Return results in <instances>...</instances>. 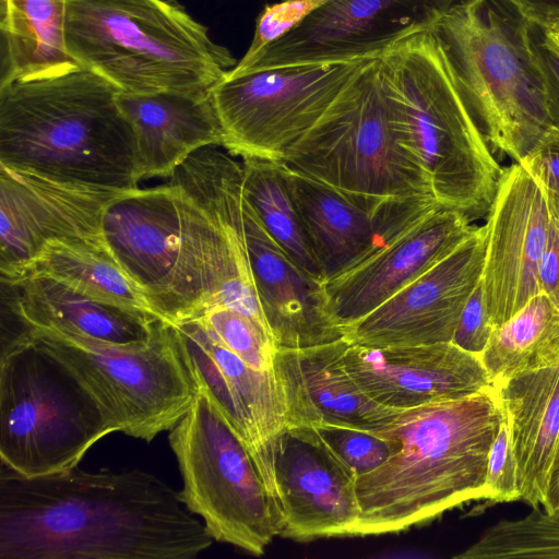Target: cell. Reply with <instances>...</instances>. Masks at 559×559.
<instances>
[{"label":"cell","instance_id":"5","mask_svg":"<svg viewBox=\"0 0 559 559\" xmlns=\"http://www.w3.org/2000/svg\"><path fill=\"white\" fill-rule=\"evenodd\" d=\"M379 67L392 128L437 202L471 221L487 217L502 167L467 108L435 28L396 41L379 57Z\"/></svg>","mask_w":559,"mask_h":559},{"label":"cell","instance_id":"20","mask_svg":"<svg viewBox=\"0 0 559 559\" xmlns=\"http://www.w3.org/2000/svg\"><path fill=\"white\" fill-rule=\"evenodd\" d=\"M343 365L374 402L404 411L493 386L479 356L452 342L368 347L348 344Z\"/></svg>","mask_w":559,"mask_h":559},{"label":"cell","instance_id":"7","mask_svg":"<svg viewBox=\"0 0 559 559\" xmlns=\"http://www.w3.org/2000/svg\"><path fill=\"white\" fill-rule=\"evenodd\" d=\"M531 24L508 0H459L433 27L491 153L518 163L549 129Z\"/></svg>","mask_w":559,"mask_h":559},{"label":"cell","instance_id":"2","mask_svg":"<svg viewBox=\"0 0 559 559\" xmlns=\"http://www.w3.org/2000/svg\"><path fill=\"white\" fill-rule=\"evenodd\" d=\"M103 237L158 319L193 320L222 306L267 326L237 203L205 210L171 182L136 188L108 204Z\"/></svg>","mask_w":559,"mask_h":559},{"label":"cell","instance_id":"12","mask_svg":"<svg viewBox=\"0 0 559 559\" xmlns=\"http://www.w3.org/2000/svg\"><path fill=\"white\" fill-rule=\"evenodd\" d=\"M369 60L224 76L211 90L223 129L222 146L241 158L281 162Z\"/></svg>","mask_w":559,"mask_h":559},{"label":"cell","instance_id":"22","mask_svg":"<svg viewBox=\"0 0 559 559\" xmlns=\"http://www.w3.org/2000/svg\"><path fill=\"white\" fill-rule=\"evenodd\" d=\"M242 210L251 274L276 346L299 349L345 338L329 311L322 283L271 238L245 199Z\"/></svg>","mask_w":559,"mask_h":559},{"label":"cell","instance_id":"17","mask_svg":"<svg viewBox=\"0 0 559 559\" xmlns=\"http://www.w3.org/2000/svg\"><path fill=\"white\" fill-rule=\"evenodd\" d=\"M486 226L452 253L345 331L350 344L368 347L451 342L462 310L483 277Z\"/></svg>","mask_w":559,"mask_h":559},{"label":"cell","instance_id":"10","mask_svg":"<svg viewBox=\"0 0 559 559\" xmlns=\"http://www.w3.org/2000/svg\"><path fill=\"white\" fill-rule=\"evenodd\" d=\"M98 405L115 431L151 442L170 430L198 393L173 326L158 320L151 340L117 345L76 333L22 326Z\"/></svg>","mask_w":559,"mask_h":559},{"label":"cell","instance_id":"21","mask_svg":"<svg viewBox=\"0 0 559 559\" xmlns=\"http://www.w3.org/2000/svg\"><path fill=\"white\" fill-rule=\"evenodd\" d=\"M281 167L323 282L355 265L438 206L433 198H414L373 213L318 179L282 163Z\"/></svg>","mask_w":559,"mask_h":559},{"label":"cell","instance_id":"4","mask_svg":"<svg viewBox=\"0 0 559 559\" xmlns=\"http://www.w3.org/2000/svg\"><path fill=\"white\" fill-rule=\"evenodd\" d=\"M119 93L85 69L0 86V165L63 183L136 189L134 133Z\"/></svg>","mask_w":559,"mask_h":559},{"label":"cell","instance_id":"15","mask_svg":"<svg viewBox=\"0 0 559 559\" xmlns=\"http://www.w3.org/2000/svg\"><path fill=\"white\" fill-rule=\"evenodd\" d=\"M124 192L58 182L0 165L1 280L17 278L49 242L105 243L104 213Z\"/></svg>","mask_w":559,"mask_h":559},{"label":"cell","instance_id":"29","mask_svg":"<svg viewBox=\"0 0 559 559\" xmlns=\"http://www.w3.org/2000/svg\"><path fill=\"white\" fill-rule=\"evenodd\" d=\"M492 384L559 361V308L545 294L534 296L497 326L479 356Z\"/></svg>","mask_w":559,"mask_h":559},{"label":"cell","instance_id":"34","mask_svg":"<svg viewBox=\"0 0 559 559\" xmlns=\"http://www.w3.org/2000/svg\"><path fill=\"white\" fill-rule=\"evenodd\" d=\"M485 493V499L493 502H510L521 499L518 464L511 448L506 418L500 425L488 454Z\"/></svg>","mask_w":559,"mask_h":559},{"label":"cell","instance_id":"39","mask_svg":"<svg viewBox=\"0 0 559 559\" xmlns=\"http://www.w3.org/2000/svg\"><path fill=\"white\" fill-rule=\"evenodd\" d=\"M532 24L549 28L559 21V0H508Z\"/></svg>","mask_w":559,"mask_h":559},{"label":"cell","instance_id":"23","mask_svg":"<svg viewBox=\"0 0 559 559\" xmlns=\"http://www.w3.org/2000/svg\"><path fill=\"white\" fill-rule=\"evenodd\" d=\"M349 342L292 349L277 347L273 373L287 425H341L377 431L402 412L370 399L343 365Z\"/></svg>","mask_w":559,"mask_h":559},{"label":"cell","instance_id":"36","mask_svg":"<svg viewBox=\"0 0 559 559\" xmlns=\"http://www.w3.org/2000/svg\"><path fill=\"white\" fill-rule=\"evenodd\" d=\"M519 163L542 188L551 216L559 221V132L549 128Z\"/></svg>","mask_w":559,"mask_h":559},{"label":"cell","instance_id":"30","mask_svg":"<svg viewBox=\"0 0 559 559\" xmlns=\"http://www.w3.org/2000/svg\"><path fill=\"white\" fill-rule=\"evenodd\" d=\"M242 195L271 238L309 276L323 283L281 163L242 158Z\"/></svg>","mask_w":559,"mask_h":559},{"label":"cell","instance_id":"33","mask_svg":"<svg viewBox=\"0 0 559 559\" xmlns=\"http://www.w3.org/2000/svg\"><path fill=\"white\" fill-rule=\"evenodd\" d=\"M312 426L356 478L378 468L396 450L391 439L374 431L330 424Z\"/></svg>","mask_w":559,"mask_h":559},{"label":"cell","instance_id":"26","mask_svg":"<svg viewBox=\"0 0 559 559\" xmlns=\"http://www.w3.org/2000/svg\"><path fill=\"white\" fill-rule=\"evenodd\" d=\"M493 386L509 426L521 500L538 509L547 501L559 449V361Z\"/></svg>","mask_w":559,"mask_h":559},{"label":"cell","instance_id":"24","mask_svg":"<svg viewBox=\"0 0 559 559\" xmlns=\"http://www.w3.org/2000/svg\"><path fill=\"white\" fill-rule=\"evenodd\" d=\"M117 102L134 133L141 180L170 177L192 153L223 144V129L211 91L120 92Z\"/></svg>","mask_w":559,"mask_h":559},{"label":"cell","instance_id":"25","mask_svg":"<svg viewBox=\"0 0 559 559\" xmlns=\"http://www.w3.org/2000/svg\"><path fill=\"white\" fill-rule=\"evenodd\" d=\"M2 311L20 326L76 333L117 345L147 343L160 319L79 293L40 275L1 280Z\"/></svg>","mask_w":559,"mask_h":559},{"label":"cell","instance_id":"19","mask_svg":"<svg viewBox=\"0 0 559 559\" xmlns=\"http://www.w3.org/2000/svg\"><path fill=\"white\" fill-rule=\"evenodd\" d=\"M462 212L438 206L384 246L322 283L329 311L344 330L452 253L477 228Z\"/></svg>","mask_w":559,"mask_h":559},{"label":"cell","instance_id":"41","mask_svg":"<svg viewBox=\"0 0 559 559\" xmlns=\"http://www.w3.org/2000/svg\"><path fill=\"white\" fill-rule=\"evenodd\" d=\"M550 29L555 31L556 33L559 34V21L556 22L551 27H549Z\"/></svg>","mask_w":559,"mask_h":559},{"label":"cell","instance_id":"38","mask_svg":"<svg viewBox=\"0 0 559 559\" xmlns=\"http://www.w3.org/2000/svg\"><path fill=\"white\" fill-rule=\"evenodd\" d=\"M540 292L559 308V221L551 217L549 235L538 266Z\"/></svg>","mask_w":559,"mask_h":559},{"label":"cell","instance_id":"28","mask_svg":"<svg viewBox=\"0 0 559 559\" xmlns=\"http://www.w3.org/2000/svg\"><path fill=\"white\" fill-rule=\"evenodd\" d=\"M26 275L47 276L94 299L155 316L106 243L49 242L17 278Z\"/></svg>","mask_w":559,"mask_h":559},{"label":"cell","instance_id":"11","mask_svg":"<svg viewBox=\"0 0 559 559\" xmlns=\"http://www.w3.org/2000/svg\"><path fill=\"white\" fill-rule=\"evenodd\" d=\"M198 389V388H197ZM182 477L178 496L215 540L261 556L281 519L253 457L206 394L198 389L168 436Z\"/></svg>","mask_w":559,"mask_h":559},{"label":"cell","instance_id":"1","mask_svg":"<svg viewBox=\"0 0 559 559\" xmlns=\"http://www.w3.org/2000/svg\"><path fill=\"white\" fill-rule=\"evenodd\" d=\"M212 539L147 472L26 477L1 465V559H192Z\"/></svg>","mask_w":559,"mask_h":559},{"label":"cell","instance_id":"18","mask_svg":"<svg viewBox=\"0 0 559 559\" xmlns=\"http://www.w3.org/2000/svg\"><path fill=\"white\" fill-rule=\"evenodd\" d=\"M280 536L308 542L355 536L356 476L312 425H287L273 451Z\"/></svg>","mask_w":559,"mask_h":559},{"label":"cell","instance_id":"3","mask_svg":"<svg viewBox=\"0 0 559 559\" xmlns=\"http://www.w3.org/2000/svg\"><path fill=\"white\" fill-rule=\"evenodd\" d=\"M495 386L400 412L378 435L395 452L356 478L355 536L407 530L485 499L488 454L504 420Z\"/></svg>","mask_w":559,"mask_h":559},{"label":"cell","instance_id":"8","mask_svg":"<svg viewBox=\"0 0 559 559\" xmlns=\"http://www.w3.org/2000/svg\"><path fill=\"white\" fill-rule=\"evenodd\" d=\"M281 163L373 213L399 200L435 198L426 175L392 128L379 58L362 67Z\"/></svg>","mask_w":559,"mask_h":559},{"label":"cell","instance_id":"9","mask_svg":"<svg viewBox=\"0 0 559 559\" xmlns=\"http://www.w3.org/2000/svg\"><path fill=\"white\" fill-rule=\"evenodd\" d=\"M115 432L75 378L24 333L1 342L0 463L36 477L76 467Z\"/></svg>","mask_w":559,"mask_h":559},{"label":"cell","instance_id":"13","mask_svg":"<svg viewBox=\"0 0 559 559\" xmlns=\"http://www.w3.org/2000/svg\"><path fill=\"white\" fill-rule=\"evenodd\" d=\"M459 0H329L253 60L225 76L285 67L379 58L414 32L435 27Z\"/></svg>","mask_w":559,"mask_h":559},{"label":"cell","instance_id":"27","mask_svg":"<svg viewBox=\"0 0 559 559\" xmlns=\"http://www.w3.org/2000/svg\"><path fill=\"white\" fill-rule=\"evenodd\" d=\"M67 0H1L0 86L82 69L64 39Z\"/></svg>","mask_w":559,"mask_h":559},{"label":"cell","instance_id":"6","mask_svg":"<svg viewBox=\"0 0 559 559\" xmlns=\"http://www.w3.org/2000/svg\"><path fill=\"white\" fill-rule=\"evenodd\" d=\"M64 39L121 93L210 92L236 66L176 0H67Z\"/></svg>","mask_w":559,"mask_h":559},{"label":"cell","instance_id":"31","mask_svg":"<svg viewBox=\"0 0 559 559\" xmlns=\"http://www.w3.org/2000/svg\"><path fill=\"white\" fill-rule=\"evenodd\" d=\"M455 558L559 559V516L534 509L525 518L500 521Z\"/></svg>","mask_w":559,"mask_h":559},{"label":"cell","instance_id":"16","mask_svg":"<svg viewBox=\"0 0 559 559\" xmlns=\"http://www.w3.org/2000/svg\"><path fill=\"white\" fill-rule=\"evenodd\" d=\"M551 213L542 188L520 163L503 167L487 215L481 282L495 329L542 293L538 266Z\"/></svg>","mask_w":559,"mask_h":559},{"label":"cell","instance_id":"14","mask_svg":"<svg viewBox=\"0 0 559 559\" xmlns=\"http://www.w3.org/2000/svg\"><path fill=\"white\" fill-rule=\"evenodd\" d=\"M170 324L197 388L246 444L277 507L273 451L287 419L273 370L250 367L198 320Z\"/></svg>","mask_w":559,"mask_h":559},{"label":"cell","instance_id":"35","mask_svg":"<svg viewBox=\"0 0 559 559\" xmlns=\"http://www.w3.org/2000/svg\"><path fill=\"white\" fill-rule=\"evenodd\" d=\"M531 43L543 81L549 128L559 132V34L531 24Z\"/></svg>","mask_w":559,"mask_h":559},{"label":"cell","instance_id":"40","mask_svg":"<svg viewBox=\"0 0 559 559\" xmlns=\"http://www.w3.org/2000/svg\"><path fill=\"white\" fill-rule=\"evenodd\" d=\"M544 511L549 515L559 516V449L551 475L547 501L544 504Z\"/></svg>","mask_w":559,"mask_h":559},{"label":"cell","instance_id":"37","mask_svg":"<svg viewBox=\"0 0 559 559\" xmlns=\"http://www.w3.org/2000/svg\"><path fill=\"white\" fill-rule=\"evenodd\" d=\"M495 326L487 313L484 285L480 281L462 310L451 342L465 352L480 356Z\"/></svg>","mask_w":559,"mask_h":559},{"label":"cell","instance_id":"32","mask_svg":"<svg viewBox=\"0 0 559 559\" xmlns=\"http://www.w3.org/2000/svg\"><path fill=\"white\" fill-rule=\"evenodd\" d=\"M193 320L201 322L250 367L272 371L277 346L270 331L253 318L228 307L216 306Z\"/></svg>","mask_w":559,"mask_h":559}]
</instances>
